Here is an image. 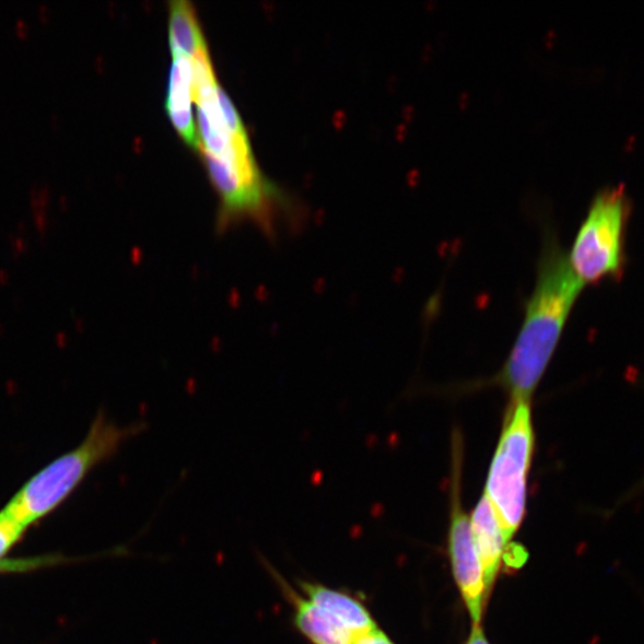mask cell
I'll return each mask as SVG.
<instances>
[{
  "instance_id": "cell-3",
  "label": "cell",
  "mask_w": 644,
  "mask_h": 644,
  "mask_svg": "<svg viewBox=\"0 0 644 644\" xmlns=\"http://www.w3.org/2000/svg\"><path fill=\"white\" fill-rule=\"evenodd\" d=\"M530 403L510 402L485 484L484 494L501 524L506 546L519 529L527 505L536 446Z\"/></svg>"
},
{
  "instance_id": "cell-16",
  "label": "cell",
  "mask_w": 644,
  "mask_h": 644,
  "mask_svg": "<svg viewBox=\"0 0 644 644\" xmlns=\"http://www.w3.org/2000/svg\"><path fill=\"white\" fill-rule=\"evenodd\" d=\"M51 122L55 124L56 127L59 126V116L58 115L52 116Z\"/></svg>"
},
{
  "instance_id": "cell-6",
  "label": "cell",
  "mask_w": 644,
  "mask_h": 644,
  "mask_svg": "<svg viewBox=\"0 0 644 644\" xmlns=\"http://www.w3.org/2000/svg\"><path fill=\"white\" fill-rule=\"evenodd\" d=\"M174 63L171 68L166 97V110L184 142L199 150V136L192 115V60L173 51Z\"/></svg>"
},
{
  "instance_id": "cell-5",
  "label": "cell",
  "mask_w": 644,
  "mask_h": 644,
  "mask_svg": "<svg viewBox=\"0 0 644 644\" xmlns=\"http://www.w3.org/2000/svg\"><path fill=\"white\" fill-rule=\"evenodd\" d=\"M450 558L456 583L461 590L472 622L479 625L485 586L483 570L472 536L470 518L459 505L454 508L450 528Z\"/></svg>"
},
{
  "instance_id": "cell-13",
  "label": "cell",
  "mask_w": 644,
  "mask_h": 644,
  "mask_svg": "<svg viewBox=\"0 0 644 644\" xmlns=\"http://www.w3.org/2000/svg\"><path fill=\"white\" fill-rule=\"evenodd\" d=\"M467 644H490V642L485 640L480 625H475Z\"/></svg>"
},
{
  "instance_id": "cell-8",
  "label": "cell",
  "mask_w": 644,
  "mask_h": 644,
  "mask_svg": "<svg viewBox=\"0 0 644 644\" xmlns=\"http://www.w3.org/2000/svg\"><path fill=\"white\" fill-rule=\"evenodd\" d=\"M471 530L481 560L485 589L494 584L506 543L496 518L494 508L485 494L475 510L471 518Z\"/></svg>"
},
{
  "instance_id": "cell-11",
  "label": "cell",
  "mask_w": 644,
  "mask_h": 644,
  "mask_svg": "<svg viewBox=\"0 0 644 644\" xmlns=\"http://www.w3.org/2000/svg\"><path fill=\"white\" fill-rule=\"evenodd\" d=\"M25 530L0 511V561L15 546Z\"/></svg>"
},
{
  "instance_id": "cell-7",
  "label": "cell",
  "mask_w": 644,
  "mask_h": 644,
  "mask_svg": "<svg viewBox=\"0 0 644 644\" xmlns=\"http://www.w3.org/2000/svg\"><path fill=\"white\" fill-rule=\"evenodd\" d=\"M283 593L294 608V623L312 644H353L359 636L349 632L333 617L314 606L306 597L281 581Z\"/></svg>"
},
{
  "instance_id": "cell-9",
  "label": "cell",
  "mask_w": 644,
  "mask_h": 644,
  "mask_svg": "<svg viewBox=\"0 0 644 644\" xmlns=\"http://www.w3.org/2000/svg\"><path fill=\"white\" fill-rule=\"evenodd\" d=\"M306 598L326 611L352 634L360 636L372 632L377 625L363 604L340 590L313 583H301Z\"/></svg>"
},
{
  "instance_id": "cell-12",
  "label": "cell",
  "mask_w": 644,
  "mask_h": 644,
  "mask_svg": "<svg viewBox=\"0 0 644 644\" xmlns=\"http://www.w3.org/2000/svg\"><path fill=\"white\" fill-rule=\"evenodd\" d=\"M353 644H394L378 628L360 635Z\"/></svg>"
},
{
  "instance_id": "cell-10",
  "label": "cell",
  "mask_w": 644,
  "mask_h": 644,
  "mask_svg": "<svg viewBox=\"0 0 644 644\" xmlns=\"http://www.w3.org/2000/svg\"><path fill=\"white\" fill-rule=\"evenodd\" d=\"M168 37L171 51L182 52L191 60L209 55L200 21L187 0L169 3Z\"/></svg>"
},
{
  "instance_id": "cell-15",
  "label": "cell",
  "mask_w": 644,
  "mask_h": 644,
  "mask_svg": "<svg viewBox=\"0 0 644 644\" xmlns=\"http://www.w3.org/2000/svg\"><path fill=\"white\" fill-rule=\"evenodd\" d=\"M39 13H42V17L44 20H47L49 17V9L47 8V5L43 4L42 7H39Z\"/></svg>"
},
{
  "instance_id": "cell-1",
  "label": "cell",
  "mask_w": 644,
  "mask_h": 644,
  "mask_svg": "<svg viewBox=\"0 0 644 644\" xmlns=\"http://www.w3.org/2000/svg\"><path fill=\"white\" fill-rule=\"evenodd\" d=\"M584 285L554 236L547 235L523 326L494 378V385L505 389L512 402H531Z\"/></svg>"
},
{
  "instance_id": "cell-14",
  "label": "cell",
  "mask_w": 644,
  "mask_h": 644,
  "mask_svg": "<svg viewBox=\"0 0 644 644\" xmlns=\"http://www.w3.org/2000/svg\"><path fill=\"white\" fill-rule=\"evenodd\" d=\"M26 30H28V28H26L25 22L23 20H19L17 21V31H19V33L22 36H24L26 34Z\"/></svg>"
},
{
  "instance_id": "cell-2",
  "label": "cell",
  "mask_w": 644,
  "mask_h": 644,
  "mask_svg": "<svg viewBox=\"0 0 644 644\" xmlns=\"http://www.w3.org/2000/svg\"><path fill=\"white\" fill-rule=\"evenodd\" d=\"M147 429L142 422L117 424L99 411L83 441L26 481L2 510L3 514L25 530L59 507L92 470L108 461L125 443L140 436Z\"/></svg>"
},
{
  "instance_id": "cell-4",
  "label": "cell",
  "mask_w": 644,
  "mask_h": 644,
  "mask_svg": "<svg viewBox=\"0 0 644 644\" xmlns=\"http://www.w3.org/2000/svg\"><path fill=\"white\" fill-rule=\"evenodd\" d=\"M628 201L623 187L600 192L590 207L570 257L582 282H597L619 272Z\"/></svg>"
}]
</instances>
